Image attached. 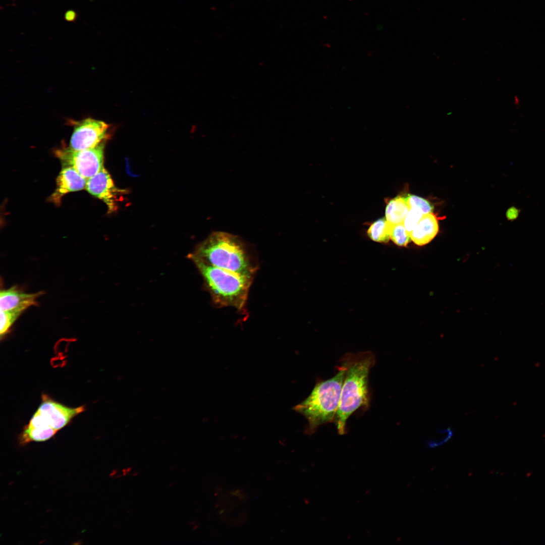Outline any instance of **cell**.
<instances>
[{
	"label": "cell",
	"instance_id": "30bf717a",
	"mask_svg": "<svg viewBox=\"0 0 545 545\" xmlns=\"http://www.w3.org/2000/svg\"><path fill=\"white\" fill-rule=\"evenodd\" d=\"M87 179L72 167H63L57 179V188L50 199L56 203L67 193L86 188Z\"/></svg>",
	"mask_w": 545,
	"mask_h": 545
},
{
	"label": "cell",
	"instance_id": "ba28073f",
	"mask_svg": "<svg viewBox=\"0 0 545 545\" xmlns=\"http://www.w3.org/2000/svg\"><path fill=\"white\" fill-rule=\"evenodd\" d=\"M85 189L91 194L102 200L110 212L117 209V202L121 191L115 186L113 181L104 167L95 175L87 180Z\"/></svg>",
	"mask_w": 545,
	"mask_h": 545
},
{
	"label": "cell",
	"instance_id": "ac0fdd59",
	"mask_svg": "<svg viewBox=\"0 0 545 545\" xmlns=\"http://www.w3.org/2000/svg\"><path fill=\"white\" fill-rule=\"evenodd\" d=\"M423 215L424 214L417 209H410L403 222L406 229L409 233L417 225Z\"/></svg>",
	"mask_w": 545,
	"mask_h": 545
},
{
	"label": "cell",
	"instance_id": "8fae6325",
	"mask_svg": "<svg viewBox=\"0 0 545 545\" xmlns=\"http://www.w3.org/2000/svg\"><path fill=\"white\" fill-rule=\"evenodd\" d=\"M438 231L439 224L436 215L432 212L424 214L410 232L411 240L415 244L422 246L430 242Z\"/></svg>",
	"mask_w": 545,
	"mask_h": 545
},
{
	"label": "cell",
	"instance_id": "52a82bcc",
	"mask_svg": "<svg viewBox=\"0 0 545 545\" xmlns=\"http://www.w3.org/2000/svg\"><path fill=\"white\" fill-rule=\"evenodd\" d=\"M109 126L106 123L87 118L75 123L70 141V148L82 150L94 147L103 142Z\"/></svg>",
	"mask_w": 545,
	"mask_h": 545
},
{
	"label": "cell",
	"instance_id": "277c9868",
	"mask_svg": "<svg viewBox=\"0 0 545 545\" xmlns=\"http://www.w3.org/2000/svg\"><path fill=\"white\" fill-rule=\"evenodd\" d=\"M203 279L214 303L243 311L245 307L253 276L242 275L190 257Z\"/></svg>",
	"mask_w": 545,
	"mask_h": 545
},
{
	"label": "cell",
	"instance_id": "2e32d148",
	"mask_svg": "<svg viewBox=\"0 0 545 545\" xmlns=\"http://www.w3.org/2000/svg\"><path fill=\"white\" fill-rule=\"evenodd\" d=\"M406 200L410 209H415L420 211L423 214L432 212L433 206L426 199L414 195H407Z\"/></svg>",
	"mask_w": 545,
	"mask_h": 545
},
{
	"label": "cell",
	"instance_id": "3957f363",
	"mask_svg": "<svg viewBox=\"0 0 545 545\" xmlns=\"http://www.w3.org/2000/svg\"><path fill=\"white\" fill-rule=\"evenodd\" d=\"M348 366L346 355L337 373L332 378L317 383L310 394L293 409L308 421L305 432L313 433L320 425L334 422L340 404L341 391Z\"/></svg>",
	"mask_w": 545,
	"mask_h": 545
},
{
	"label": "cell",
	"instance_id": "ffe728a7",
	"mask_svg": "<svg viewBox=\"0 0 545 545\" xmlns=\"http://www.w3.org/2000/svg\"><path fill=\"white\" fill-rule=\"evenodd\" d=\"M73 17H74V15H73V13H71V12L68 13V15H67V17L68 18V19H69V20H71L72 18H73Z\"/></svg>",
	"mask_w": 545,
	"mask_h": 545
},
{
	"label": "cell",
	"instance_id": "9c48e42d",
	"mask_svg": "<svg viewBox=\"0 0 545 545\" xmlns=\"http://www.w3.org/2000/svg\"><path fill=\"white\" fill-rule=\"evenodd\" d=\"M41 292L28 294L17 289L16 287L0 292L1 310L22 313L27 308L37 305L36 299Z\"/></svg>",
	"mask_w": 545,
	"mask_h": 545
},
{
	"label": "cell",
	"instance_id": "5bb4252c",
	"mask_svg": "<svg viewBox=\"0 0 545 545\" xmlns=\"http://www.w3.org/2000/svg\"><path fill=\"white\" fill-rule=\"evenodd\" d=\"M57 431L52 428L34 427L27 425L21 436L20 444H26L31 441H45L53 437Z\"/></svg>",
	"mask_w": 545,
	"mask_h": 545
},
{
	"label": "cell",
	"instance_id": "8992f818",
	"mask_svg": "<svg viewBox=\"0 0 545 545\" xmlns=\"http://www.w3.org/2000/svg\"><path fill=\"white\" fill-rule=\"evenodd\" d=\"M84 410L83 406L70 408L44 398L33 415V418L37 425L51 427L58 431Z\"/></svg>",
	"mask_w": 545,
	"mask_h": 545
},
{
	"label": "cell",
	"instance_id": "7a4b0ae2",
	"mask_svg": "<svg viewBox=\"0 0 545 545\" xmlns=\"http://www.w3.org/2000/svg\"><path fill=\"white\" fill-rule=\"evenodd\" d=\"M346 356L347 369L334 421L340 435L346 433L347 421L350 415L357 410L366 409L368 406V374L375 363V356L369 351L349 353Z\"/></svg>",
	"mask_w": 545,
	"mask_h": 545
},
{
	"label": "cell",
	"instance_id": "6da1fadb",
	"mask_svg": "<svg viewBox=\"0 0 545 545\" xmlns=\"http://www.w3.org/2000/svg\"><path fill=\"white\" fill-rule=\"evenodd\" d=\"M189 257L242 275L254 277L257 269L246 244L238 236L224 232L211 234Z\"/></svg>",
	"mask_w": 545,
	"mask_h": 545
},
{
	"label": "cell",
	"instance_id": "9a60e30c",
	"mask_svg": "<svg viewBox=\"0 0 545 545\" xmlns=\"http://www.w3.org/2000/svg\"><path fill=\"white\" fill-rule=\"evenodd\" d=\"M391 239L399 246H406L411 240L410 233L406 229L403 223L393 225Z\"/></svg>",
	"mask_w": 545,
	"mask_h": 545
},
{
	"label": "cell",
	"instance_id": "d6986e66",
	"mask_svg": "<svg viewBox=\"0 0 545 545\" xmlns=\"http://www.w3.org/2000/svg\"><path fill=\"white\" fill-rule=\"evenodd\" d=\"M520 212V210L517 207L513 206L510 207L506 211V216L510 221H513L517 219Z\"/></svg>",
	"mask_w": 545,
	"mask_h": 545
},
{
	"label": "cell",
	"instance_id": "4fadbf2b",
	"mask_svg": "<svg viewBox=\"0 0 545 545\" xmlns=\"http://www.w3.org/2000/svg\"><path fill=\"white\" fill-rule=\"evenodd\" d=\"M393 225L386 218H382L373 222L367 230L368 237L376 242L387 243L391 239Z\"/></svg>",
	"mask_w": 545,
	"mask_h": 545
},
{
	"label": "cell",
	"instance_id": "e0dca14e",
	"mask_svg": "<svg viewBox=\"0 0 545 545\" xmlns=\"http://www.w3.org/2000/svg\"><path fill=\"white\" fill-rule=\"evenodd\" d=\"M21 313L13 311L1 310L0 335L5 336Z\"/></svg>",
	"mask_w": 545,
	"mask_h": 545
},
{
	"label": "cell",
	"instance_id": "7c38bea8",
	"mask_svg": "<svg viewBox=\"0 0 545 545\" xmlns=\"http://www.w3.org/2000/svg\"><path fill=\"white\" fill-rule=\"evenodd\" d=\"M410 209L406 198L398 196L390 200L387 205L386 219L393 225L402 223Z\"/></svg>",
	"mask_w": 545,
	"mask_h": 545
},
{
	"label": "cell",
	"instance_id": "5b68a950",
	"mask_svg": "<svg viewBox=\"0 0 545 545\" xmlns=\"http://www.w3.org/2000/svg\"><path fill=\"white\" fill-rule=\"evenodd\" d=\"M104 144L102 142L91 148L74 150L70 147L56 151L63 167H72L88 179L103 168Z\"/></svg>",
	"mask_w": 545,
	"mask_h": 545
}]
</instances>
